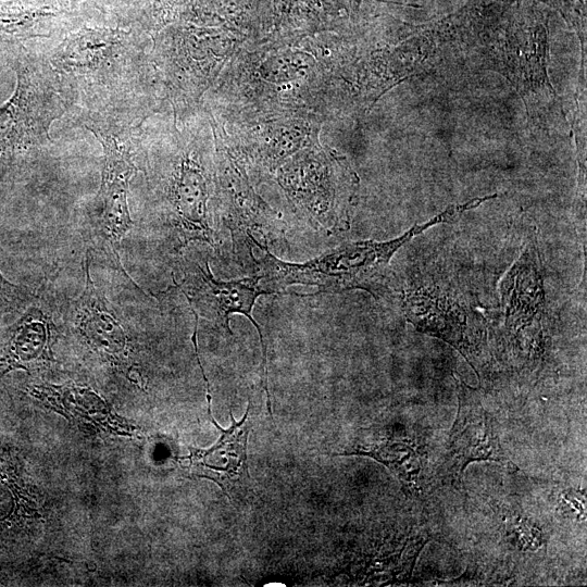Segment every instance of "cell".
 <instances>
[{
  "instance_id": "obj_10",
  "label": "cell",
  "mask_w": 587,
  "mask_h": 587,
  "mask_svg": "<svg viewBox=\"0 0 587 587\" xmlns=\"http://www.w3.org/2000/svg\"><path fill=\"white\" fill-rule=\"evenodd\" d=\"M404 313L419 330L441 338L458 349L469 361L471 341L462 308L436 290H408Z\"/></svg>"
},
{
  "instance_id": "obj_13",
  "label": "cell",
  "mask_w": 587,
  "mask_h": 587,
  "mask_svg": "<svg viewBox=\"0 0 587 587\" xmlns=\"http://www.w3.org/2000/svg\"><path fill=\"white\" fill-rule=\"evenodd\" d=\"M345 454L371 457L386 465L401 482L407 492L416 494L420 489L421 461L414 448L405 440L390 436L371 445L370 448H354Z\"/></svg>"
},
{
  "instance_id": "obj_2",
  "label": "cell",
  "mask_w": 587,
  "mask_h": 587,
  "mask_svg": "<svg viewBox=\"0 0 587 587\" xmlns=\"http://www.w3.org/2000/svg\"><path fill=\"white\" fill-rule=\"evenodd\" d=\"M287 197L311 224L329 234L349 229L359 178L344 158L309 153L280 168Z\"/></svg>"
},
{
  "instance_id": "obj_8",
  "label": "cell",
  "mask_w": 587,
  "mask_h": 587,
  "mask_svg": "<svg viewBox=\"0 0 587 587\" xmlns=\"http://www.w3.org/2000/svg\"><path fill=\"white\" fill-rule=\"evenodd\" d=\"M207 383L208 412L212 423L221 435L214 446L207 450H195L190 457V472L195 476L214 480L230 499H240L252 492L248 467L247 442L251 428L249 416L251 402L241 421L236 422L232 412V425L224 429L213 419L211 413V396L204 370L200 367Z\"/></svg>"
},
{
  "instance_id": "obj_12",
  "label": "cell",
  "mask_w": 587,
  "mask_h": 587,
  "mask_svg": "<svg viewBox=\"0 0 587 587\" xmlns=\"http://www.w3.org/2000/svg\"><path fill=\"white\" fill-rule=\"evenodd\" d=\"M123 48L122 37L111 30H86L74 35L53 58L57 68L75 74L100 70L116 58Z\"/></svg>"
},
{
  "instance_id": "obj_7",
  "label": "cell",
  "mask_w": 587,
  "mask_h": 587,
  "mask_svg": "<svg viewBox=\"0 0 587 587\" xmlns=\"http://www.w3.org/2000/svg\"><path fill=\"white\" fill-rule=\"evenodd\" d=\"M548 36L542 25L510 32L490 47L491 63L513 85L528 116H539L557 102L548 77Z\"/></svg>"
},
{
  "instance_id": "obj_14",
  "label": "cell",
  "mask_w": 587,
  "mask_h": 587,
  "mask_svg": "<svg viewBox=\"0 0 587 587\" xmlns=\"http://www.w3.org/2000/svg\"><path fill=\"white\" fill-rule=\"evenodd\" d=\"M37 297L32 289L8 280L0 271V319L23 312Z\"/></svg>"
},
{
  "instance_id": "obj_11",
  "label": "cell",
  "mask_w": 587,
  "mask_h": 587,
  "mask_svg": "<svg viewBox=\"0 0 587 587\" xmlns=\"http://www.w3.org/2000/svg\"><path fill=\"white\" fill-rule=\"evenodd\" d=\"M37 299V298H36ZM36 299L7 329L2 371L15 366L28 367L50 359V344L55 332L52 312Z\"/></svg>"
},
{
  "instance_id": "obj_5",
  "label": "cell",
  "mask_w": 587,
  "mask_h": 587,
  "mask_svg": "<svg viewBox=\"0 0 587 587\" xmlns=\"http://www.w3.org/2000/svg\"><path fill=\"white\" fill-rule=\"evenodd\" d=\"M99 141L103 146L104 162L91 215V242L114 268L138 286L124 270L120 255L121 241L134 224L127 191L137 171L135 152L128 140L116 135H105Z\"/></svg>"
},
{
  "instance_id": "obj_9",
  "label": "cell",
  "mask_w": 587,
  "mask_h": 587,
  "mask_svg": "<svg viewBox=\"0 0 587 587\" xmlns=\"http://www.w3.org/2000/svg\"><path fill=\"white\" fill-rule=\"evenodd\" d=\"M536 236L528 238L524 250L501 284V312L508 333L521 338L539 334L545 315V292Z\"/></svg>"
},
{
  "instance_id": "obj_6",
  "label": "cell",
  "mask_w": 587,
  "mask_h": 587,
  "mask_svg": "<svg viewBox=\"0 0 587 587\" xmlns=\"http://www.w3.org/2000/svg\"><path fill=\"white\" fill-rule=\"evenodd\" d=\"M459 407L438 465V476L458 489L465 467L475 461L513 465L503 450L496 419L485 409L479 392L454 377Z\"/></svg>"
},
{
  "instance_id": "obj_4",
  "label": "cell",
  "mask_w": 587,
  "mask_h": 587,
  "mask_svg": "<svg viewBox=\"0 0 587 587\" xmlns=\"http://www.w3.org/2000/svg\"><path fill=\"white\" fill-rule=\"evenodd\" d=\"M14 67L16 89L0 107V167L46 141L50 124L63 112L59 95L35 65L18 55Z\"/></svg>"
},
{
  "instance_id": "obj_3",
  "label": "cell",
  "mask_w": 587,
  "mask_h": 587,
  "mask_svg": "<svg viewBox=\"0 0 587 587\" xmlns=\"http://www.w3.org/2000/svg\"><path fill=\"white\" fill-rule=\"evenodd\" d=\"M175 270V283L198 317H204L229 336H233L229 326L233 314H242L253 324L262 346L263 386L267 390L266 347L260 325L252 315L257 299L271 295L261 284V276L253 273L243 278L220 280L213 276L208 261L201 264L184 252L177 255Z\"/></svg>"
},
{
  "instance_id": "obj_1",
  "label": "cell",
  "mask_w": 587,
  "mask_h": 587,
  "mask_svg": "<svg viewBox=\"0 0 587 587\" xmlns=\"http://www.w3.org/2000/svg\"><path fill=\"white\" fill-rule=\"evenodd\" d=\"M446 221L445 213L440 212L394 239L345 242L302 263L282 261L248 235L259 255L251 249L247 255L254 266L253 273L261 276V284L271 295H287L285 287L301 284L317 286V294L361 289L375 298H385L391 292L390 261L395 253L412 238Z\"/></svg>"
}]
</instances>
